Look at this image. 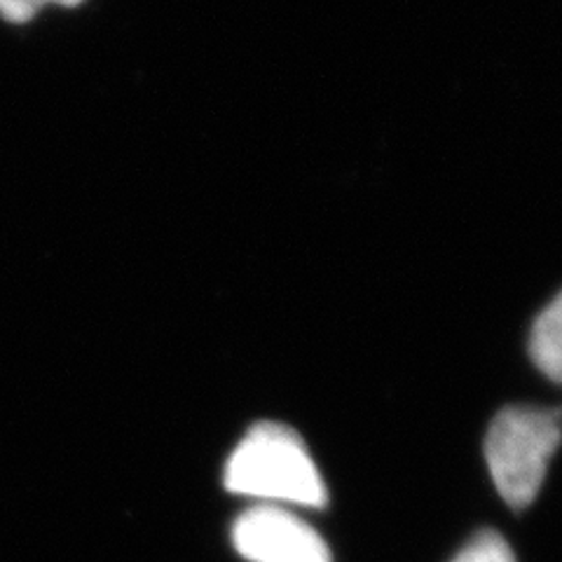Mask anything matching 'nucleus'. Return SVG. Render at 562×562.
<instances>
[{
    "instance_id": "423d86ee",
    "label": "nucleus",
    "mask_w": 562,
    "mask_h": 562,
    "mask_svg": "<svg viewBox=\"0 0 562 562\" xmlns=\"http://www.w3.org/2000/svg\"><path fill=\"white\" fill-rule=\"evenodd\" d=\"M49 3L61 8H76L82 0H0V16L12 24H24Z\"/></svg>"
},
{
    "instance_id": "f03ea898",
    "label": "nucleus",
    "mask_w": 562,
    "mask_h": 562,
    "mask_svg": "<svg viewBox=\"0 0 562 562\" xmlns=\"http://www.w3.org/2000/svg\"><path fill=\"white\" fill-rule=\"evenodd\" d=\"M560 441V408L508 406L492 419L485 438L487 469L502 499L516 512H522L539 495Z\"/></svg>"
},
{
    "instance_id": "f257e3e1",
    "label": "nucleus",
    "mask_w": 562,
    "mask_h": 562,
    "mask_svg": "<svg viewBox=\"0 0 562 562\" xmlns=\"http://www.w3.org/2000/svg\"><path fill=\"white\" fill-rule=\"evenodd\" d=\"M225 487L268 504L326 506L328 492L297 431L279 422H258L225 464Z\"/></svg>"
},
{
    "instance_id": "20e7f679",
    "label": "nucleus",
    "mask_w": 562,
    "mask_h": 562,
    "mask_svg": "<svg viewBox=\"0 0 562 562\" xmlns=\"http://www.w3.org/2000/svg\"><path fill=\"white\" fill-rule=\"evenodd\" d=\"M530 357L543 375L562 384V291L537 316L530 333Z\"/></svg>"
},
{
    "instance_id": "39448f33",
    "label": "nucleus",
    "mask_w": 562,
    "mask_h": 562,
    "mask_svg": "<svg viewBox=\"0 0 562 562\" xmlns=\"http://www.w3.org/2000/svg\"><path fill=\"white\" fill-rule=\"evenodd\" d=\"M452 562H516V555L502 535L483 530L467 543Z\"/></svg>"
},
{
    "instance_id": "7ed1b4c3",
    "label": "nucleus",
    "mask_w": 562,
    "mask_h": 562,
    "mask_svg": "<svg viewBox=\"0 0 562 562\" xmlns=\"http://www.w3.org/2000/svg\"><path fill=\"white\" fill-rule=\"evenodd\" d=\"M233 543L251 562H333L322 535L274 504L244 512L233 525Z\"/></svg>"
}]
</instances>
